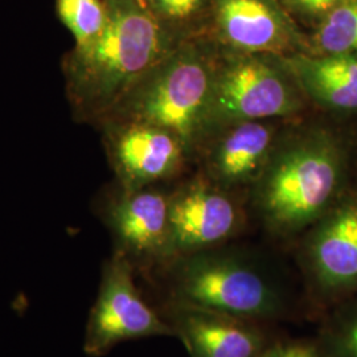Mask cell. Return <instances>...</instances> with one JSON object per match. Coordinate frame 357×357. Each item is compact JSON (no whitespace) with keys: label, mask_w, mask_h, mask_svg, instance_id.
<instances>
[{"label":"cell","mask_w":357,"mask_h":357,"mask_svg":"<svg viewBox=\"0 0 357 357\" xmlns=\"http://www.w3.org/2000/svg\"><path fill=\"white\" fill-rule=\"evenodd\" d=\"M106 24L91 45L64 60L69 100L85 119L106 118L183 40L147 0H103Z\"/></svg>","instance_id":"6da1fadb"},{"label":"cell","mask_w":357,"mask_h":357,"mask_svg":"<svg viewBox=\"0 0 357 357\" xmlns=\"http://www.w3.org/2000/svg\"><path fill=\"white\" fill-rule=\"evenodd\" d=\"M348 153L331 130H301L277 146L255 183V206L277 236L311 228L345 188Z\"/></svg>","instance_id":"7a4b0ae2"},{"label":"cell","mask_w":357,"mask_h":357,"mask_svg":"<svg viewBox=\"0 0 357 357\" xmlns=\"http://www.w3.org/2000/svg\"><path fill=\"white\" fill-rule=\"evenodd\" d=\"M217 50L183 38L166 59L128 91L107 118L168 130L188 155L209 137V109Z\"/></svg>","instance_id":"3957f363"},{"label":"cell","mask_w":357,"mask_h":357,"mask_svg":"<svg viewBox=\"0 0 357 357\" xmlns=\"http://www.w3.org/2000/svg\"><path fill=\"white\" fill-rule=\"evenodd\" d=\"M158 275L166 302L257 323L280 318L287 305L281 284L240 255L206 249L176 257L150 278Z\"/></svg>","instance_id":"277c9868"},{"label":"cell","mask_w":357,"mask_h":357,"mask_svg":"<svg viewBox=\"0 0 357 357\" xmlns=\"http://www.w3.org/2000/svg\"><path fill=\"white\" fill-rule=\"evenodd\" d=\"M306 101L283 56L218 48L209 137L218 128L236 122L295 116L303 112Z\"/></svg>","instance_id":"5b68a950"},{"label":"cell","mask_w":357,"mask_h":357,"mask_svg":"<svg viewBox=\"0 0 357 357\" xmlns=\"http://www.w3.org/2000/svg\"><path fill=\"white\" fill-rule=\"evenodd\" d=\"M155 336L175 337V333L142 295L131 262L114 250L103 264L98 294L85 328L84 352L105 356L119 343Z\"/></svg>","instance_id":"8992f818"},{"label":"cell","mask_w":357,"mask_h":357,"mask_svg":"<svg viewBox=\"0 0 357 357\" xmlns=\"http://www.w3.org/2000/svg\"><path fill=\"white\" fill-rule=\"evenodd\" d=\"M105 220L121 252L137 274L153 277L174 261L169 195L153 188L123 191L110 202Z\"/></svg>","instance_id":"52a82bcc"},{"label":"cell","mask_w":357,"mask_h":357,"mask_svg":"<svg viewBox=\"0 0 357 357\" xmlns=\"http://www.w3.org/2000/svg\"><path fill=\"white\" fill-rule=\"evenodd\" d=\"M209 11L222 50L278 56L310 52L308 38L281 0H211Z\"/></svg>","instance_id":"ba28073f"},{"label":"cell","mask_w":357,"mask_h":357,"mask_svg":"<svg viewBox=\"0 0 357 357\" xmlns=\"http://www.w3.org/2000/svg\"><path fill=\"white\" fill-rule=\"evenodd\" d=\"M303 265L308 282L323 298L357 291V190H345L311 227Z\"/></svg>","instance_id":"9c48e42d"},{"label":"cell","mask_w":357,"mask_h":357,"mask_svg":"<svg viewBox=\"0 0 357 357\" xmlns=\"http://www.w3.org/2000/svg\"><path fill=\"white\" fill-rule=\"evenodd\" d=\"M227 191L212 181L199 180L169 195L175 258L212 249L240 230L241 209Z\"/></svg>","instance_id":"30bf717a"},{"label":"cell","mask_w":357,"mask_h":357,"mask_svg":"<svg viewBox=\"0 0 357 357\" xmlns=\"http://www.w3.org/2000/svg\"><path fill=\"white\" fill-rule=\"evenodd\" d=\"M158 311L191 357H261L270 347L257 321L174 302Z\"/></svg>","instance_id":"8fae6325"},{"label":"cell","mask_w":357,"mask_h":357,"mask_svg":"<svg viewBox=\"0 0 357 357\" xmlns=\"http://www.w3.org/2000/svg\"><path fill=\"white\" fill-rule=\"evenodd\" d=\"M110 153L123 191L141 190L171 178L188 155L176 135L139 122L115 123Z\"/></svg>","instance_id":"7c38bea8"},{"label":"cell","mask_w":357,"mask_h":357,"mask_svg":"<svg viewBox=\"0 0 357 357\" xmlns=\"http://www.w3.org/2000/svg\"><path fill=\"white\" fill-rule=\"evenodd\" d=\"M268 121H243L218 128L205 142L206 171L224 190L255 184L277 146Z\"/></svg>","instance_id":"4fadbf2b"},{"label":"cell","mask_w":357,"mask_h":357,"mask_svg":"<svg viewBox=\"0 0 357 357\" xmlns=\"http://www.w3.org/2000/svg\"><path fill=\"white\" fill-rule=\"evenodd\" d=\"M307 100L335 113H357V52L283 56Z\"/></svg>","instance_id":"5bb4252c"},{"label":"cell","mask_w":357,"mask_h":357,"mask_svg":"<svg viewBox=\"0 0 357 357\" xmlns=\"http://www.w3.org/2000/svg\"><path fill=\"white\" fill-rule=\"evenodd\" d=\"M308 45L315 54L357 52V0H339L312 29Z\"/></svg>","instance_id":"9a60e30c"},{"label":"cell","mask_w":357,"mask_h":357,"mask_svg":"<svg viewBox=\"0 0 357 357\" xmlns=\"http://www.w3.org/2000/svg\"><path fill=\"white\" fill-rule=\"evenodd\" d=\"M60 19L76 38V48L91 45L101 36L106 24L103 0H57Z\"/></svg>","instance_id":"2e32d148"},{"label":"cell","mask_w":357,"mask_h":357,"mask_svg":"<svg viewBox=\"0 0 357 357\" xmlns=\"http://www.w3.org/2000/svg\"><path fill=\"white\" fill-rule=\"evenodd\" d=\"M320 345L326 357H357V303L335 318Z\"/></svg>","instance_id":"e0dca14e"},{"label":"cell","mask_w":357,"mask_h":357,"mask_svg":"<svg viewBox=\"0 0 357 357\" xmlns=\"http://www.w3.org/2000/svg\"><path fill=\"white\" fill-rule=\"evenodd\" d=\"M156 16L167 26L180 24L193 19L204 8H209L211 0H147Z\"/></svg>","instance_id":"ac0fdd59"},{"label":"cell","mask_w":357,"mask_h":357,"mask_svg":"<svg viewBox=\"0 0 357 357\" xmlns=\"http://www.w3.org/2000/svg\"><path fill=\"white\" fill-rule=\"evenodd\" d=\"M282 4L295 19L312 29L330 13L339 0H281Z\"/></svg>","instance_id":"d6986e66"},{"label":"cell","mask_w":357,"mask_h":357,"mask_svg":"<svg viewBox=\"0 0 357 357\" xmlns=\"http://www.w3.org/2000/svg\"><path fill=\"white\" fill-rule=\"evenodd\" d=\"M261 357H326L321 345L311 340H294L270 345Z\"/></svg>","instance_id":"ffe728a7"}]
</instances>
